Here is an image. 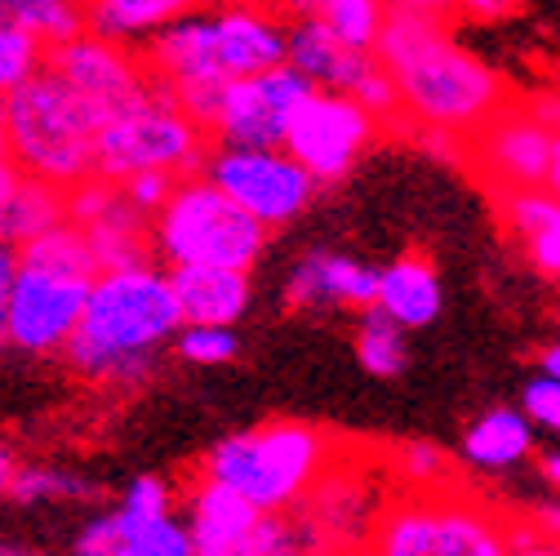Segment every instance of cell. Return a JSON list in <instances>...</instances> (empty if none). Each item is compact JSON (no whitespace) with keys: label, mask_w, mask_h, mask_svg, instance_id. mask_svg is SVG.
<instances>
[{"label":"cell","mask_w":560,"mask_h":556,"mask_svg":"<svg viewBox=\"0 0 560 556\" xmlns=\"http://www.w3.org/2000/svg\"><path fill=\"white\" fill-rule=\"evenodd\" d=\"M0 152H5V94H0Z\"/></svg>","instance_id":"cell-51"},{"label":"cell","mask_w":560,"mask_h":556,"mask_svg":"<svg viewBox=\"0 0 560 556\" xmlns=\"http://www.w3.org/2000/svg\"><path fill=\"white\" fill-rule=\"evenodd\" d=\"M512 556H560V538H547V534L529 530L525 521H516V534H512Z\"/></svg>","instance_id":"cell-38"},{"label":"cell","mask_w":560,"mask_h":556,"mask_svg":"<svg viewBox=\"0 0 560 556\" xmlns=\"http://www.w3.org/2000/svg\"><path fill=\"white\" fill-rule=\"evenodd\" d=\"M303 19L325 23L338 40L374 49L383 23H387V0H307Z\"/></svg>","instance_id":"cell-28"},{"label":"cell","mask_w":560,"mask_h":556,"mask_svg":"<svg viewBox=\"0 0 560 556\" xmlns=\"http://www.w3.org/2000/svg\"><path fill=\"white\" fill-rule=\"evenodd\" d=\"M285 32L290 23H280L276 10H241V5H205V49L209 67L223 77H254L267 67L285 62Z\"/></svg>","instance_id":"cell-17"},{"label":"cell","mask_w":560,"mask_h":556,"mask_svg":"<svg viewBox=\"0 0 560 556\" xmlns=\"http://www.w3.org/2000/svg\"><path fill=\"white\" fill-rule=\"evenodd\" d=\"M120 508H129V512H170L174 508V490H170V480H161V476H138L133 485H125Z\"/></svg>","instance_id":"cell-37"},{"label":"cell","mask_w":560,"mask_h":556,"mask_svg":"<svg viewBox=\"0 0 560 556\" xmlns=\"http://www.w3.org/2000/svg\"><path fill=\"white\" fill-rule=\"evenodd\" d=\"M303 10H307V0H285V14L290 19H303Z\"/></svg>","instance_id":"cell-50"},{"label":"cell","mask_w":560,"mask_h":556,"mask_svg":"<svg viewBox=\"0 0 560 556\" xmlns=\"http://www.w3.org/2000/svg\"><path fill=\"white\" fill-rule=\"evenodd\" d=\"M77 556H196L191 538L178 521V512H129L112 508L85 521V530L72 543Z\"/></svg>","instance_id":"cell-20"},{"label":"cell","mask_w":560,"mask_h":556,"mask_svg":"<svg viewBox=\"0 0 560 556\" xmlns=\"http://www.w3.org/2000/svg\"><path fill=\"white\" fill-rule=\"evenodd\" d=\"M441 276L428 254H400L387 267H378V286H374V308L392 316L400 329H423L441 316Z\"/></svg>","instance_id":"cell-23"},{"label":"cell","mask_w":560,"mask_h":556,"mask_svg":"<svg viewBox=\"0 0 560 556\" xmlns=\"http://www.w3.org/2000/svg\"><path fill=\"white\" fill-rule=\"evenodd\" d=\"M392 472H396V480H405V485H428V480H445L450 459H445L436 445H405V450L392 459Z\"/></svg>","instance_id":"cell-35"},{"label":"cell","mask_w":560,"mask_h":556,"mask_svg":"<svg viewBox=\"0 0 560 556\" xmlns=\"http://www.w3.org/2000/svg\"><path fill=\"white\" fill-rule=\"evenodd\" d=\"M499 219L542 281L560 286V200L547 187L494 192Z\"/></svg>","instance_id":"cell-21"},{"label":"cell","mask_w":560,"mask_h":556,"mask_svg":"<svg viewBox=\"0 0 560 556\" xmlns=\"http://www.w3.org/2000/svg\"><path fill=\"white\" fill-rule=\"evenodd\" d=\"M378 134L383 120L370 107H361L352 94L307 90L285 125L280 148L316 178V187H334L361 165V157L378 143Z\"/></svg>","instance_id":"cell-9"},{"label":"cell","mask_w":560,"mask_h":556,"mask_svg":"<svg viewBox=\"0 0 560 556\" xmlns=\"http://www.w3.org/2000/svg\"><path fill=\"white\" fill-rule=\"evenodd\" d=\"M556 90H560V67H556Z\"/></svg>","instance_id":"cell-53"},{"label":"cell","mask_w":560,"mask_h":556,"mask_svg":"<svg viewBox=\"0 0 560 556\" xmlns=\"http://www.w3.org/2000/svg\"><path fill=\"white\" fill-rule=\"evenodd\" d=\"M357 357H361V366L374 379H400L405 366H409L405 329L392 316H383L378 308H365L361 312V325H357Z\"/></svg>","instance_id":"cell-29"},{"label":"cell","mask_w":560,"mask_h":556,"mask_svg":"<svg viewBox=\"0 0 560 556\" xmlns=\"http://www.w3.org/2000/svg\"><path fill=\"white\" fill-rule=\"evenodd\" d=\"M0 14L27 27L45 49L85 32V0H0Z\"/></svg>","instance_id":"cell-27"},{"label":"cell","mask_w":560,"mask_h":556,"mask_svg":"<svg viewBox=\"0 0 560 556\" xmlns=\"http://www.w3.org/2000/svg\"><path fill=\"white\" fill-rule=\"evenodd\" d=\"M45 54L49 49L27 27H19V23H10L5 14H0V94H10L27 77H36L45 67Z\"/></svg>","instance_id":"cell-31"},{"label":"cell","mask_w":560,"mask_h":556,"mask_svg":"<svg viewBox=\"0 0 560 556\" xmlns=\"http://www.w3.org/2000/svg\"><path fill=\"white\" fill-rule=\"evenodd\" d=\"M516 521L463 485L396 480L374 525L370 556H512Z\"/></svg>","instance_id":"cell-3"},{"label":"cell","mask_w":560,"mask_h":556,"mask_svg":"<svg viewBox=\"0 0 560 556\" xmlns=\"http://www.w3.org/2000/svg\"><path fill=\"white\" fill-rule=\"evenodd\" d=\"M14 472H19V459H14V450H10L5 441H0V495H10Z\"/></svg>","instance_id":"cell-44"},{"label":"cell","mask_w":560,"mask_h":556,"mask_svg":"<svg viewBox=\"0 0 560 556\" xmlns=\"http://www.w3.org/2000/svg\"><path fill=\"white\" fill-rule=\"evenodd\" d=\"M10 499H19V503H90V499H98V485L77 472H62V467H23L19 463Z\"/></svg>","instance_id":"cell-30"},{"label":"cell","mask_w":560,"mask_h":556,"mask_svg":"<svg viewBox=\"0 0 560 556\" xmlns=\"http://www.w3.org/2000/svg\"><path fill=\"white\" fill-rule=\"evenodd\" d=\"M62 215L67 223H77L90 241V254L98 271L107 267H129V263H148L152 241H148V215H138L120 183L90 174L85 183L62 192Z\"/></svg>","instance_id":"cell-15"},{"label":"cell","mask_w":560,"mask_h":556,"mask_svg":"<svg viewBox=\"0 0 560 556\" xmlns=\"http://www.w3.org/2000/svg\"><path fill=\"white\" fill-rule=\"evenodd\" d=\"M45 67L72 85L103 120L143 103L152 90H156V77L148 58L138 54L133 45L125 40H112V36H98V32H77L72 40H62L45 54Z\"/></svg>","instance_id":"cell-13"},{"label":"cell","mask_w":560,"mask_h":556,"mask_svg":"<svg viewBox=\"0 0 560 556\" xmlns=\"http://www.w3.org/2000/svg\"><path fill=\"white\" fill-rule=\"evenodd\" d=\"M209 148V134L156 85L143 103H133L98 125L94 174L98 178H129L138 170H165L174 178L196 174Z\"/></svg>","instance_id":"cell-7"},{"label":"cell","mask_w":560,"mask_h":556,"mask_svg":"<svg viewBox=\"0 0 560 556\" xmlns=\"http://www.w3.org/2000/svg\"><path fill=\"white\" fill-rule=\"evenodd\" d=\"M10 276H14V245L0 241V343H5V299H10Z\"/></svg>","instance_id":"cell-42"},{"label":"cell","mask_w":560,"mask_h":556,"mask_svg":"<svg viewBox=\"0 0 560 556\" xmlns=\"http://www.w3.org/2000/svg\"><path fill=\"white\" fill-rule=\"evenodd\" d=\"M374 54L392 77L400 120H409L413 129H445L467 138L485 116H494L512 99L499 67H489L454 36L450 23L436 19L387 10Z\"/></svg>","instance_id":"cell-1"},{"label":"cell","mask_w":560,"mask_h":556,"mask_svg":"<svg viewBox=\"0 0 560 556\" xmlns=\"http://www.w3.org/2000/svg\"><path fill=\"white\" fill-rule=\"evenodd\" d=\"M170 187H174V174H165V170H138V174L120 178V192L129 196V205L138 215H148V219L161 210V200L170 196Z\"/></svg>","instance_id":"cell-36"},{"label":"cell","mask_w":560,"mask_h":556,"mask_svg":"<svg viewBox=\"0 0 560 556\" xmlns=\"http://www.w3.org/2000/svg\"><path fill=\"white\" fill-rule=\"evenodd\" d=\"M200 174L223 196H232L249 219H258L267 232L290 228L303 219L316 200V178L285 152V148H236L214 143L205 148Z\"/></svg>","instance_id":"cell-8"},{"label":"cell","mask_w":560,"mask_h":556,"mask_svg":"<svg viewBox=\"0 0 560 556\" xmlns=\"http://www.w3.org/2000/svg\"><path fill=\"white\" fill-rule=\"evenodd\" d=\"M307 90L316 85H307L290 62L267 67V72H254V77H236L228 81L223 103L214 120H209V138L214 143H236V148H280L285 125Z\"/></svg>","instance_id":"cell-14"},{"label":"cell","mask_w":560,"mask_h":556,"mask_svg":"<svg viewBox=\"0 0 560 556\" xmlns=\"http://www.w3.org/2000/svg\"><path fill=\"white\" fill-rule=\"evenodd\" d=\"M205 5L209 0H85V27L125 45H148L161 27Z\"/></svg>","instance_id":"cell-25"},{"label":"cell","mask_w":560,"mask_h":556,"mask_svg":"<svg viewBox=\"0 0 560 556\" xmlns=\"http://www.w3.org/2000/svg\"><path fill=\"white\" fill-rule=\"evenodd\" d=\"M94 276L23 258L14 250V276L5 299V343L32 357H58L72 338Z\"/></svg>","instance_id":"cell-10"},{"label":"cell","mask_w":560,"mask_h":556,"mask_svg":"<svg viewBox=\"0 0 560 556\" xmlns=\"http://www.w3.org/2000/svg\"><path fill=\"white\" fill-rule=\"evenodd\" d=\"M174 352L187 361V366H228L236 361L241 352V338L232 325H178V334L170 338Z\"/></svg>","instance_id":"cell-32"},{"label":"cell","mask_w":560,"mask_h":556,"mask_svg":"<svg viewBox=\"0 0 560 556\" xmlns=\"http://www.w3.org/2000/svg\"><path fill=\"white\" fill-rule=\"evenodd\" d=\"M374 286H378L374 263L352 258V254H334V250H312L290 271L285 303L294 312H320V308L365 312V308H374Z\"/></svg>","instance_id":"cell-19"},{"label":"cell","mask_w":560,"mask_h":556,"mask_svg":"<svg viewBox=\"0 0 560 556\" xmlns=\"http://www.w3.org/2000/svg\"><path fill=\"white\" fill-rule=\"evenodd\" d=\"M556 129L529 107V99H508L494 116H485L463 138V165L476 170V178L489 192H516V187H542L547 157H551Z\"/></svg>","instance_id":"cell-12"},{"label":"cell","mask_w":560,"mask_h":556,"mask_svg":"<svg viewBox=\"0 0 560 556\" xmlns=\"http://www.w3.org/2000/svg\"><path fill=\"white\" fill-rule=\"evenodd\" d=\"M183 325H236L249 312V271L236 267H165Z\"/></svg>","instance_id":"cell-22"},{"label":"cell","mask_w":560,"mask_h":556,"mask_svg":"<svg viewBox=\"0 0 560 556\" xmlns=\"http://www.w3.org/2000/svg\"><path fill=\"white\" fill-rule=\"evenodd\" d=\"M285 62L294 67V72H299L307 85H316V90L352 94V99H357L361 107H370L383 125H396V120H400L396 90H392V77H387V67L378 62V54L338 40L325 23H316V19H294L290 32H285Z\"/></svg>","instance_id":"cell-11"},{"label":"cell","mask_w":560,"mask_h":556,"mask_svg":"<svg viewBox=\"0 0 560 556\" xmlns=\"http://www.w3.org/2000/svg\"><path fill=\"white\" fill-rule=\"evenodd\" d=\"M521 409H525V419L551 437H560V379H529L525 383V396H521Z\"/></svg>","instance_id":"cell-34"},{"label":"cell","mask_w":560,"mask_h":556,"mask_svg":"<svg viewBox=\"0 0 560 556\" xmlns=\"http://www.w3.org/2000/svg\"><path fill=\"white\" fill-rule=\"evenodd\" d=\"M538 472H542V480L551 485V490H560V450H542L538 454Z\"/></svg>","instance_id":"cell-45"},{"label":"cell","mask_w":560,"mask_h":556,"mask_svg":"<svg viewBox=\"0 0 560 556\" xmlns=\"http://www.w3.org/2000/svg\"><path fill=\"white\" fill-rule=\"evenodd\" d=\"M529 530L547 534V538H560V499H547V503H534L529 517H525Z\"/></svg>","instance_id":"cell-41"},{"label":"cell","mask_w":560,"mask_h":556,"mask_svg":"<svg viewBox=\"0 0 560 556\" xmlns=\"http://www.w3.org/2000/svg\"><path fill=\"white\" fill-rule=\"evenodd\" d=\"M98 125L103 116L49 67H40L5 94V157L19 174L67 192L94 174Z\"/></svg>","instance_id":"cell-4"},{"label":"cell","mask_w":560,"mask_h":556,"mask_svg":"<svg viewBox=\"0 0 560 556\" xmlns=\"http://www.w3.org/2000/svg\"><path fill=\"white\" fill-rule=\"evenodd\" d=\"M267 228L249 219L200 170L174 178L161 210L148 219L152 258L161 267H236L254 271L267 250Z\"/></svg>","instance_id":"cell-6"},{"label":"cell","mask_w":560,"mask_h":556,"mask_svg":"<svg viewBox=\"0 0 560 556\" xmlns=\"http://www.w3.org/2000/svg\"><path fill=\"white\" fill-rule=\"evenodd\" d=\"M0 556H36V552H14V547H0Z\"/></svg>","instance_id":"cell-52"},{"label":"cell","mask_w":560,"mask_h":556,"mask_svg":"<svg viewBox=\"0 0 560 556\" xmlns=\"http://www.w3.org/2000/svg\"><path fill=\"white\" fill-rule=\"evenodd\" d=\"M454 14L476 19V23H499L512 14V0H454Z\"/></svg>","instance_id":"cell-40"},{"label":"cell","mask_w":560,"mask_h":556,"mask_svg":"<svg viewBox=\"0 0 560 556\" xmlns=\"http://www.w3.org/2000/svg\"><path fill=\"white\" fill-rule=\"evenodd\" d=\"M214 5H241V10H285V0H214Z\"/></svg>","instance_id":"cell-49"},{"label":"cell","mask_w":560,"mask_h":556,"mask_svg":"<svg viewBox=\"0 0 560 556\" xmlns=\"http://www.w3.org/2000/svg\"><path fill=\"white\" fill-rule=\"evenodd\" d=\"M338 454L334 437L303 419H267L258 428L223 437L205 454L200 472L262 512H294Z\"/></svg>","instance_id":"cell-5"},{"label":"cell","mask_w":560,"mask_h":556,"mask_svg":"<svg viewBox=\"0 0 560 556\" xmlns=\"http://www.w3.org/2000/svg\"><path fill=\"white\" fill-rule=\"evenodd\" d=\"M14 183H19V170H14V161L0 152V205H5V196L14 192Z\"/></svg>","instance_id":"cell-48"},{"label":"cell","mask_w":560,"mask_h":556,"mask_svg":"<svg viewBox=\"0 0 560 556\" xmlns=\"http://www.w3.org/2000/svg\"><path fill=\"white\" fill-rule=\"evenodd\" d=\"M312 556H370V547L365 543H325Z\"/></svg>","instance_id":"cell-47"},{"label":"cell","mask_w":560,"mask_h":556,"mask_svg":"<svg viewBox=\"0 0 560 556\" xmlns=\"http://www.w3.org/2000/svg\"><path fill=\"white\" fill-rule=\"evenodd\" d=\"M262 508H254L249 499H241L236 490H228L214 476H196L183 495V530L191 538L196 556H245L254 530H258Z\"/></svg>","instance_id":"cell-18"},{"label":"cell","mask_w":560,"mask_h":556,"mask_svg":"<svg viewBox=\"0 0 560 556\" xmlns=\"http://www.w3.org/2000/svg\"><path fill=\"white\" fill-rule=\"evenodd\" d=\"M312 552H316V543L290 512H262L258 530L245 547V556H312Z\"/></svg>","instance_id":"cell-33"},{"label":"cell","mask_w":560,"mask_h":556,"mask_svg":"<svg viewBox=\"0 0 560 556\" xmlns=\"http://www.w3.org/2000/svg\"><path fill=\"white\" fill-rule=\"evenodd\" d=\"M538 374H547V379H560V338L542 347V357H538Z\"/></svg>","instance_id":"cell-46"},{"label":"cell","mask_w":560,"mask_h":556,"mask_svg":"<svg viewBox=\"0 0 560 556\" xmlns=\"http://www.w3.org/2000/svg\"><path fill=\"white\" fill-rule=\"evenodd\" d=\"M178 299L170 271L148 258L129 267H107L90 281L81 321L67 338L62 357L81 379L103 387H133L143 383L178 334Z\"/></svg>","instance_id":"cell-2"},{"label":"cell","mask_w":560,"mask_h":556,"mask_svg":"<svg viewBox=\"0 0 560 556\" xmlns=\"http://www.w3.org/2000/svg\"><path fill=\"white\" fill-rule=\"evenodd\" d=\"M542 187L560 200V129H556V138H551V157H547V174H542Z\"/></svg>","instance_id":"cell-43"},{"label":"cell","mask_w":560,"mask_h":556,"mask_svg":"<svg viewBox=\"0 0 560 556\" xmlns=\"http://www.w3.org/2000/svg\"><path fill=\"white\" fill-rule=\"evenodd\" d=\"M387 10L418 14V19H436V23H454V0H387Z\"/></svg>","instance_id":"cell-39"},{"label":"cell","mask_w":560,"mask_h":556,"mask_svg":"<svg viewBox=\"0 0 560 556\" xmlns=\"http://www.w3.org/2000/svg\"><path fill=\"white\" fill-rule=\"evenodd\" d=\"M62 219H67L62 215V187L19 174L14 192L5 196V205H0V241L19 250L23 241L40 236L45 228H54Z\"/></svg>","instance_id":"cell-26"},{"label":"cell","mask_w":560,"mask_h":556,"mask_svg":"<svg viewBox=\"0 0 560 556\" xmlns=\"http://www.w3.org/2000/svg\"><path fill=\"white\" fill-rule=\"evenodd\" d=\"M338 454L329 459L320 480L303 495V503L290 512L316 547H325V543H365L370 525H374V517H378V508L392 490L383 476H357V472L342 476Z\"/></svg>","instance_id":"cell-16"},{"label":"cell","mask_w":560,"mask_h":556,"mask_svg":"<svg viewBox=\"0 0 560 556\" xmlns=\"http://www.w3.org/2000/svg\"><path fill=\"white\" fill-rule=\"evenodd\" d=\"M534 432L538 428L525 419V409L494 405L463 432L458 459L476 472H512V467L534 459Z\"/></svg>","instance_id":"cell-24"}]
</instances>
